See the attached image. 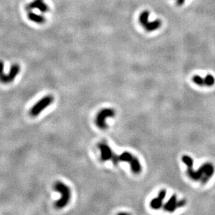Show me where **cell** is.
<instances>
[{"label":"cell","mask_w":215,"mask_h":215,"mask_svg":"<svg viewBox=\"0 0 215 215\" xmlns=\"http://www.w3.org/2000/svg\"><path fill=\"white\" fill-rule=\"evenodd\" d=\"M115 115V112L112 108H104L101 109L96 115V120H95L96 126L101 130H106L108 128L106 119L107 118L114 117Z\"/></svg>","instance_id":"6"},{"label":"cell","mask_w":215,"mask_h":215,"mask_svg":"<svg viewBox=\"0 0 215 215\" xmlns=\"http://www.w3.org/2000/svg\"><path fill=\"white\" fill-rule=\"evenodd\" d=\"M192 80H193L194 82L197 85L200 86V87L206 86L205 78H203L202 77H200V75H194Z\"/></svg>","instance_id":"12"},{"label":"cell","mask_w":215,"mask_h":215,"mask_svg":"<svg viewBox=\"0 0 215 215\" xmlns=\"http://www.w3.org/2000/svg\"><path fill=\"white\" fill-rule=\"evenodd\" d=\"M187 204V201L184 199L178 201L176 195H173L169 200L164 205V210L168 212H175L178 208L184 207Z\"/></svg>","instance_id":"7"},{"label":"cell","mask_w":215,"mask_h":215,"mask_svg":"<svg viewBox=\"0 0 215 215\" xmlns=\"http://www.w3.org/2000/svg\"><path fill=\"white\" fill-rule=\"evenodd\" d=\"M53 189L61 194L60 200L57 201L55 203V207L57 209H62L65 207L71 201V191L70 187L61 181H57L54 184Z\"/></svg>","instance_id":"2"},{"label":"cell","mask_w":215,"mask_h":215,"mask_svg":"<svg viewBox=\"0 0 215 215\" xmlns=\"http://www.w3.org/2000/svg\"><path fill=\"white\" fill-rule=\"evenodd\" d=\"M54 100H55V98L51 95H47V96L43 97L31 108V109L29 110V115L31 117L38 116L45 109L48 107L53 103Z\"/></svg>","instance_id":"4"},{"label":"cell","mask_w":215,"mask_h":215,"mask_svg":"<svg viewBox=\"0 0 215 215\" xmlns=\"http://www.w3.org/2000/svg\"><path fill=\"white\" fill-rule=\"evenodd\" d=\"M4 63L0 62V82L3 84H10L13 82L20 72V66L18 64H13L8 74L4 72Z\"/></svg>","instance_id":"5"},{"label":"cell","mask_w":215,"mask_h":215,"mask_svg":"<svg viewBox=\"0 0 215 215\" xmlns=\"http://www.w3.org/2000/svg\"><path fill=\"white\" fill-rule=\"evenodd\" d=\"M138 22L144 30L147 32H155L161 27L162 22L159 19H151L150 11H144L140 13Z\"/></svg>","instance_id":"3"},{"label":"cell","mask_w":215,"mask_h":215,"mask_svg":"<svg viewBox=\"0 0 215 215\" xmlns=\"http://www.w3.org/2000/svg\"><path fill=\"white\" fill-rule=\"evenodd\" d=\"M173 1L175 2V4H177L178 6H181L184 5L187 0H173Z\"/></svg>","instance_id":"14"},{"label":"cell","mask_w":215,"mask_h":215,"mask_svg":"<svg viewBox=\"0 0 215 215\" xmlns=\"http://www.w3.org/2000/svg\"><path fill=\"white\" fill-rule=\"evenodd\" d=\"M166 190L161 189L158 194L157 197L153 198L150 202V207L154 210H159L163 206V201L166 196Z\"/></svg>","instance_id":"10"},{"label":"cell","mask_w":215,"mask_h":215,"mask_svg":"<svg viewBox=\"0 0 215 215\" xmlns=\"http://www.w3.org/2000/svg\"><path fill=\"white\" fill-rule=\"evenodd\" d=\"M205 80L206 86H207V87H212L215 84V78L210 74H208L206 75Z\"/></svg>","instance_id":"13"},{"label":"cell","mask_w":215,"mask_h":215,"mask_svg":"<svg viewBox=\"0 0 215 215\" xmlns=\"http://www.w3.org/2000/svg\"><path fill=\"white\" fill-rule=\"evenodd\" d=\"M133 158H134V156L132 154L126 151V152H123L119 155L114 153L110 160L113 163V164L117 165L119 162H128L130 164L132 162Z\"/></svg>","instance_id":"8"},{"label":"cell","mask_w":215,"mask_h":215,"mask_svg":"<svg viewBox=\"0 0 215 215\" xmlns=\"http://www.w3.org/2000/svg\"><path fill=\"white\" fill-rule=\"evenodd\" d=\"M182 160L183 163L187 166V174L192 180H201V182L203 184H205L213 175L214 167L211 163H205L201 165L198 170L195 171L193 169L194 160L191 157L184 155L182 157Z\"/></svg>","instance_id":"1"},{"label":"cell","mask_w":215,"mask_h":215,"mask_svg":"<svg viewBox=\"0 0 215 215\" xmlns=\"http://www.w3.org/2000/svg\"><path fill=\"white\" fill-rule=\"evenodd\" d=\"M98 147L101 151V159L102 161L106 162L111 160L114 153L108 144L101 143L98 145Z\"/></svg>","instance_id":"9"},{"label":"cell","mask_w":215,"mask_h":215,"mask_svg":"<svg viewBox=\"0 0 215 215\" xmlns=\"http://www.w3.org/2000/svg\"><path fill=\"white\" fill-rule=\"evenodd\" d=\"M130 166H131V171H132L133 173L135 174H138L142 171L141 164H140L138 159L135 157H134V158H133L132 160V162L130 163Z\"/></svg>","instance_id":"11"}]
</instances>
